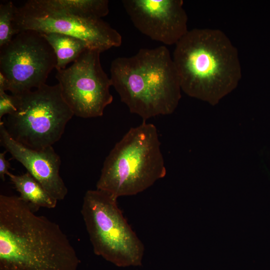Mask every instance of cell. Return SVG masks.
I'll return each instance as SVG.
<instances>
[{
    "label": "cell",
    "instance_id": "cell-1",
    "mask_svg": "<svg viewBox=\"0 0 270 270\" xmlns=\"http://www.w3.org/2000/svg\"><path fill=\"white\" fill-rule=\"evenodd\" d=\"M35 212L19 196L0 195V270H76L66 234Z\"/></svg>",
    "mask_w": 270,
    "mask_h": 270
},
{
    "label": "cell",
    "instance_id": "cell-2",
    "mask_svg": "<svg viewBox=\"0 0 270 270\" xmlns=\"http://www.w3.org/2000/svg\"><path fill=\"white\" fill-rule=\"evenodd\" d=\"M172 59L182 90L215 105L242 77L236 48L222 30L194 28L175 44Z\"/></svg>",
    "mask_w": 270,
    "mask_h": 270
},
{
    "label": "cell",
    "instance_id": "cell-3",
    "mask_svg": "<svg viewBox=\"0 0 270 270\" xmlns=\"http://www.w3.org/2000/svg\"><path fill=\"white\" fill-rule=\"evenodd\" d=\"M112 86L130 112L143 121L172 114L181 98L172 58L165 46L142 48L134 56L118 57L110 64Z\"/></svg>",
    "mask_w": 270,
    "mask_h": 270
},
{
    "label": "cell",
    "instance_id": "cell-4",
    "mask_svg": "<svg viewBox=\"0 0 270 270\" xmlns=\"http://www.w3.org/2000/svg\"><path fill=\"white\" fill-rule=\"evenodd\" d=\"M156 126L132 128L106 157L96 188L118 198L146 190L166 172Z\"/></svg>",
    "mask_w": 270,
    "mask_h": 270
},
{
    "label": "cell",
    "instance_id": "cell-5",
    "mask_svg": "<svg viewBox=\"0 0 270 270\" xmlns=\"http://www.w3.org/2000/svg\"><path fill=\"white\" fill-rule=\"evenodd\" d=\"M118 198L100 190L86 192L81 208L94 252L118 266L142 264L143 243L119 208Z\"/></svg>",
    "mask_w": 270,
    "mask_h": 270
},
{
    "label": "cell",
    "instance_id": "cell-6",
    "mask_svg": "<svg viewBox=\"0 0 270 270\" xmlns=\"http://www.w3.org/2000/svg\"><path fill=\"white\" fill-rule=\"evenodd\" d=\"M18 96L16 111L1 120L8 132L16 142L33 150L52 146L74 116L60 84H46Z\"/></svg>",
    "mask_w": 270,
    "mask_h": 270
},
{
    "label": "cell",
    "instance_id": "cell-7",
    "mask_svg": "<svg viewBox=\"0 0 270 270\" xmlns=\"http://www.w3.org/2000/svg\"><path fill=\"white\" fill-rule=\"evenodd\" d=\"M13 26L18 32H55L84 41L101 52L122 42L120 34L102 19L84 17L64 6L59 0H29L16 7Z\"/></svg>",
    "mask_w": 270,
    "mask_h": 270
},
{
    "label": "cell",
    "instance_id": "cell-8",
    "mask_svg": "<svg viewBox=\"0 0 270 270\" xmlns=\"http://www.w3.org/2000/svg\"><path fill=\"white\" fill-rule=\"evenodd\" d=\"M56 65L55 52L40 32H20L0 48V73L8 82V90L20 95L46 84Z\"/></svg>",
    "mask_w": 270,
    "mask_h": 270
},
{
    "label": "cell",
    "instance_id": "cell-9",
    "mask_svg": "<svg viewBox=\"0 0 270 270\" xmlns=\"http://www.w3.org/2000/svg\"><path fill=\"white\" fill-rule=\"evenodd\" d=\"M102 52L87 48L68 68L57 70L62 96L74 116L88 118L101 116L113 100L112 83L100 61Z\"/></svg>",
    "mask_w": 270,
    "mask_h": 270
},
{
    "label": "cell",
    "instance_id": "cell-10",
    "mask_svg": "<svg viewBox=\"0 0 270 270\" xmlns=\"http://www.w3.org/2000/svg\"><path fill=\"white\" fill-rule=\"evenodd\" d=\"M122 4L136 28L154 40L176 44L188 30L182 0H123Z\"/></svg>",
    "mask_w": 270,
    "mask_h": 270
},
{
    "label": "cell",
    "instance_id": "cell-11",
    "mask_svg": "<svg viewBox=\"0 0 270 270\" xmlns=\"http://www.w3.org/2000/svg\"><path fill=\"white\" fill-rule=\"evenodd\" d=\"M0 142L49 194L57 201L64 199L68 188L60 174V158L52 146L41 150L29 148L14 140L0 122Z\"/></svg>",
    "mask_w": 270,
    "mask_h": 270
},
{
    "label": "cell",
    "instance_id": "cell-12",
    "mask_svg": "<svg viewBox=\"0 0 270 270\" xmlns=\"http://www.w3.org/2000/svg\"><path fill=\"white\" fill-rule=\"evenodd\" d=\"M7 176L20 193V198L28 202L35 212L40 208H56L58 201L52 197L28 172L20 175L9 172Z\"/></svg>",
    "mask_w": 270,
    "mask_h": 270
},
{
    "label": "cell",
    "instance_id": "cell-13",
    "mask_svg": "<svg viewBox=\"0 0 270 270\" xmlns=\"http://www.w3.org/2000/svg\"><path fill=\"white\" fill-rule=\"evenodd\" d=\"M41 34L55 52L56 70L66 68L69 63L74 62L88 48L84 41L71 36L55 32Z\"/></svg>",
    "mask_w": 270,
    "mask_h": 270
},
{
    "label": "cell",
    "instance_id": "cell-14",
    "mask_svg": "<svg viewBox=\"0 0 270 270\" xmlns=\"http://www.w3.org/2000/svg\"><path fill=\"white\" fill-rule=\"evenodd\" d=\"M69 10L84 17L102 19L109 12L108 0H59Z\"/></svg>",
    "mask_w": 270,
    "mask_h": 270
},
{
    "label": "cell",
    "instance_id": "cell-15",
    "mask_svg": "<svg viewBox=\"0 0 270 270\" xmlns=\"http://www.w3.org/2000/svg\"><path fill=\"white\" fill-rule=\"evenodd\" d=\"M16 7L12 1L0 4V48L9 43L18 33L13 26Z\"/></svg>",
    "mask_w": 270,
    "mask_h": 270
},
{
    "label": "cell",
    "instance_id": "cell-16",
    "mask_svg": "<svg viewBox=\"0 0 270 270\" xmlns=\"http://www.w3.org/2000/svg\"><path fill=\"white\" fill-rule=\"evenodd\" d=\"M18 103V96L8 94L6 91L0 90V120L6 115L15 112Z\"/></svg>",
    "mask_w": 270,
    "mask_h": 270
},
{
    "label": "cell",
    "instance_id": "cell-17",
    "mask_svg": "<svg viewBox=\"0 0 270 270\" xmlns=\"http://www.w3.org/2000/svg\"><path fill=\"white\" fill-rule=\"evenodd\" d=\"M6 152L5 151L0 154V178L3 181L5 180V176H7L10 168V164L5 156Z\"/></svg>",
    "mask_w": 270,
    "mask_h": 270
}]
</instances>
